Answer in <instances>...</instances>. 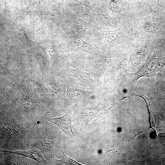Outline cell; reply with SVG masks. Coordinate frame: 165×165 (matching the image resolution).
I'll return each mask as SVG.
<instances>
[{
    "label": "cell",
    "mask_w": 165,
    "mask_h": 165,
    "mask_svg": "<svg viewBox=\"0 0 165 165\" xmlns=\"http://www.w3.org/2000/svg\"><path fill=\"white\" fill-rule=\"evenodd\" d=\"M72 112L69 110L64 116L60 118L46 119L50 122L55 124L70 138H73L75 135L72 129Z\"/></svg>",
    "instance_id": "1"
},
{
    "label": "cell",
    "mask_w": 165,
    "mask_h": 165,
    "mask_svg": "<svg viewBox=\"0 0 165 165\" xmlns=\"http://www.w3.org/2000/svg\"><path fill=\"white\" fill-rule=\"evenodd\" d=\"M104 108V107L102 105L94 107L85 108L78 118L79 124L82 127L86 128L89 122L94 118L98 113Z\"/></svg>",
    "instance_id": "2"
},
{
    "label": "cell",
    "mask_w": 165,
    "mask_h": 165,
    "mask_svg": "<svg viewBox=\"0 0 165 165\" xmlns=\"http://www.w3.org/2000/svg\"><path fill=\"white\" fill-rule=\"evenodd\" d=\"M71 75L76 79L84 82H92L94 81L90 76V73L83 72L74 66H71Z\"/></svg>",
    "instance_id": "4"
},
{
    "label": "cell",
    "mask_w": 165,
    "mask_h": 165,
    "mask_svg": "<svg viewBox=\"0 0 165 165\" xmlns=\"http://www.w3.org/2000/svg\"><path fill=\"white\" fill-rule=\"evenodd\" d=\"M77 25L84 33L89 36H94L95 32L93 29L86 23L81 19H76Z\"/></svg>",
    "instance_id": "7"
},
{
    "label": "cell",
    "mask_w": 165,
    "mask_h": 165,
    "mask_svg": "<svg viewBox=\"0 0 165 165\" xmlns=\"http://www.w3.org/2000/svg\"><path fill=\"white\" fill-rule=\"evenodd\" d=\"M121 32L119 28L111 31H102L96 40L100 44L104 45L117 40L121 36Z\"/></svg>",
    "instance_id": "3"
},
{
    "label": "cell",
    "mask_w": 165,
    "mask_h": 165,
    "mask_svg": "<svg viewBox=\"0 0 165 165\" xmlns=\"http://www.w3.org/2000/svg\"><path fill=\"white\" fill-rule=\"evenodd\" d=\"M62 158L59 160H56L59 163L65 165H82L74 159L71 158L67 156L64 152Z\"/></svg>",
    "instance_id": "8"
},
{
    "label": "cell",
    "mask_w": 165,
    "mask_h": 165,
    "mask_svg": "<svg viewBox=\"0 0 165 165\" xmlns=\"http://www.w3.org/2000/svg\"><path fill=\"white\" fill-rule=\"evenodd\" d=\"M70 37L72 42L78 47L90 54L93 52L92 46L79 38L75 33L70 32Z\"/></svg>",
    "instance_id": "5"
},
{
    "label": "cell",
    "mask_w": 165,
    "mask_h": 165,
    "mask_svg": "<svg viewBox=\"0 0 165 165\" xmlns=\"http://www.w3.org/2000/svg\"><path fill=\"white\" fill-rule=\"evenodd\" d=\"M144 28L145 31L149 33L154 32L157 30L156 25L151 19H147L145 21Z\"/></svg>",
    "instance_id": "9"
},
{
    "label": "cell",
    "mask_w": 165,
    "mask_h": 165,
    "mask_svg": "<svg viewBox=\"0 0 165 165\" xmlns=\"http://www.w3.org/2000/svg\"><path fill=\"white\" fill-rule=\"evenodd\" d=\"M13 153L16 154L21 155L28 157L30 158L34 159L38 162H41L43 160L42 156L36 151L29 150L25 151H2Z\"/></svg>",
    "instance_id": "6"
},
{
    "label": "cell",
    "mask_w": 165,
    "mask_h": 165,
    "mask_svg": "<svg viewBox=\"0 0 165 165\" xmlns=\"http://www.w3.org/2000/svg\"><path fill=\"white\" fill-rule=\"evenodd\" d=\"M72 92L75 96L82 97L88 96L92 93L88 91H85L80 89H75L73 90Z\"/></svg>",
    "instance_id": "10"
}]
</instances>
